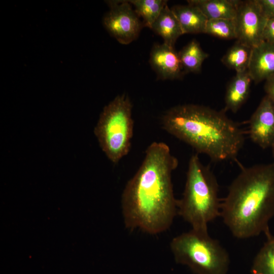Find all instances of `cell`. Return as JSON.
Returning a JSON list of instances; mask_svg holds the SVG:
<instances>
[{
	"mask_svg": "<svg viewBox=\"0 0 274 274\" xmlns=\"http://www.w3.org/2000/svg\"><path fill=\"white\" fill-rule=\"evenodd\" d=\"M178 165V159L165 143L154 142L148 146L141 165L122 194L126 228L151 234L169 228L177 214L172 173Z\"/></svg>",
	"mask_w": 274,
	"mask_h": 274,
	"instance_id": "1",
	"label": "cell"
},
{
	"mask_svg": "<svg viewBox=\"0 0 274 274\" xmlns=\"http://www.w3.org/2000/svg\"><path fill=\"white\" fill-rule=\"evenodd\" d=\"M163 128L214 161L235 158L245 142L242 129L225 110L195 104L171 108L161 118Z\"/></svg>",
	"mask_w": 274,
	"mask_h": 274,
	"instance_id": "2",
	"label": "cell"
},
{
	"mask_svg": "<svg viewBox=\"0 0 274 274\" xmlns=\"http://www.w3.org/2000/svg\"><path fill=\"white\" fill-rule=\"evenodd\" d=\"M274 216V163L243 167L221 203L220 217L232 234L247 239L270 234Z\"/></svg>",
	"mask_w": 274,
	"mask_h": 274,
	"instance_id": "3",
	"label": "cell"
},
{
	"mask_svg": "<svg viewBox=\"0 0 274 274\" xmlns=\"http://www.w3.org/2000/svg\"><path fill=\"white\" fill-rule=\"evenodd\" d=\"M217 179L201 162L197 154L189 161L182 197L177 200V214L192 229L208 230V224L220 216L221 203Z\"/></svg>",
	"mask_w": 274,
	"mask_h": 274,
	"instance_id": "4",
	"label": "cell"
},
{
	"mask_svg": "<svg viewBox=\"0 0 274 274\" xmlns=\"http://www.w3.org/2000/svg\"><path fill=\"white\" fill-rule=\"evenodd\" d=\"M170 250L177 262L189 266L196 274H226L229 256L208 230L191 229L174 237Z\"/></svg>",
	"mask_w": 274,
	"mask_h": 274,
	"instance_id": "5",
	"label": "cell"
},
{
	"mask_svg": "<svg viewBox=\"0 0 274 274\" xmlns=\"http://www.w3.org/2000/svg\"><path fill=\"white\" fill-rule=\"evenodd\" d=\"M132 110L127 95H117L104 108L94 129L101 150L115 164L130 149L133 132Z\"/></svg>",
	"mask_w": 274,
	"mask_h": 274,
	"instance_id": "6",
	"label": "cell"
},
{
	"mask_svg": "<svg viewBox=\"0 0 274 274\" xmlns=\"http://www.w3.org/2000/svg\"><path fill=\"white\" fill-rule=\"evenodd\" d=\"M109 11L103 18L108 32L119 43L128 44L139 36L143 25L128 1H109Z\"/></svg>",
	"mask_w": 274,
	"mask_h": 274,
	"instance_id": "7",
	"label": "cell"
},
{
	"mask_svg": "<svg viewBox=\"0 0 274 274\" xmlns=\"http://www.w3.org/2000/svg\"><path fill=\"white\" fill-rule=\"evenodd\" d=\"M234 20L236 41L252 48L263 42L262 34L267 18L257 0L239 1Z\"/></svg>",
	"mask_w": 274,
	"mask_h": 274,
	"instance_id": "8",
	"label": "cell"
},
{
	"mask_svg": "<svg viewBox=\"0 0 274 274\" xmlns=\"http://www.w3.org/2000/svg\"><path fill=\"white\" fill-rule=\"evenodd\" d=\"M249 136L263 149L274 144V102L266 95L261 100L249 121Z\"/></svg>",
	"mask_w": 274,
	"mask_h": 274,
	"instance_id": "9",
	"label": "cell"
},
{
	"mask_svg": "<svg viewBox=\"0 0 274 274\" xmlns=\"http://www.w3.org/2000/svg\"><path fill=\"white\" fill-rule=\"evenodd\" d=\"M149 62L158 77L162 80L180 79L185 74L179 53L174 47L164 43L154 45L150 52Z\"/></svg>",
	"mask_w": 274,
	"mask_h": 274,
	"instance_id": "10",
	"label": "cell"
},
{
	"mask_svg": "<svg viewBox=\"0 0 274 274\" xmlns=\"http://www.w3.org/2000/svg\"><path fill=\"white\" fill-rule=\"evenodd\" d=\"M248 72L256 84L274 76V44L262 42L253 48Z\"/></svg>",
	"mask_w": 274,
	"mask_h": 274,
	"instance_id": "11",
	"label": "cell"
},
{
	"mask_svg": "<svg viewBox=\"0 0 274 274\" xmlns=\"http://www.w3.org/2000/svg\"><path fill=\"white\" fill-rule=\"evenodd\" d=\"M252 79L248 70L236 73L230 81L225 95V111L236 113L247 101Z\"/></svg>",
	"mask_w": 274,
	"mask_h": 274,
	"instance_id": "12",
	"label": "cell"
},
{
	"mask_svg": "<svg viewBox=\"0 0 274 274\" xmlns=\"http://www.w3.org/2000/svg\"><path fill=\"white\" fill-rule=\"evenodd\" d=\"M170 9L178 19L183 34L204 33L208 19L197 7L188 4L175 5Z\"/></svg>",
	"mask_w": 274,
	"mask_h": 274,
	"instance_id": "13",
	"label": "cell"
},
{
	"mask_svg": "<svg viewBox=\"0 0 274 274\" xmlns=\"http://www.w3.org/2000/svg\"><path fill=\"white\" fill-rule=\"evenodd\" d=\"M239 0H189L187 3L197 7L208 19H234Z\"/></svg>",
	"mask_w": 274,
	"mask_h": 274,
	"instance_id": "14",
	"label": "cell"
},
{
	"mask_svg": "<svg viewBox=\"0 0 274 274\" xmlns=\"http://www.w3.org/2000/svg\"><path fill=\"white\" fill-rule=\"evenodd\" d=\"M151 29L163 39L164 43L173 47L183 35L177 18L167 5L163 8Z\"/></svg>",
	"mask_w": 274,
	"mask_h": 274,
	"instance_id": "15",
	"label": "cell"
},
{
	"mask_svg": "<svg viewBox=\"0 0 274 274\" xmlns=\"http://www.w3.org/2000/svg\"><path fill=\"white\" fill-rule=\"evenodd\" d=\"M253 48L237 41L221 58V62L236 73L248 70Z\"/></svg>",
	"mask_w": 274,
	"mask_h": 274,
	"instance_id": "16",
	"label": "cell"
},
{
	"mask_svg": "<svg viewBox=\"0 0 274 274\" xmlns=\"http://www.w3.org/2000/svg\"><path fill=\"white\" fill-rule=\"evenodd\" d=\"M178 53L185 74L200 72L204 60L209 57V54L202 50L195 40L190 42Z\"/></svg>",
	"mask_w": 274,
	"mask_h": 274,
	"instance_id": "17",
	"label": "cell"
},
{
	"mask_svg": "<svg viewBox=\"0 0 274 274\" xmlns=\"http://www.w3.org/2000/svg\"><path fill=\"white\" fill-rule=\"evenodd\" d=\"M266 238L254 259L251 274H274V236Z\"/></svg>",
	"mask_w": 274,
	"mask_h": 274,
	"instance_id": "18",
	"label": "cell"
},
{
	"mask_svg": "<svg viewBox=\"0 0 274 274\" xmlns=\"http://www.w3.org/2000/svg\"><path fill=\"white\" fill-rule=\"evenodd\" d=\"M129 3L134 7V11L143 19L144 26L151 28L162 10L167 5L165 0H130Z\"/></svg>",
	"mask_w": 274,
	"mask_h": 274,
	"instance_id": "19",
	"label": "cell"
},
{
	"mask_svg": "<svg viewBox=\"0 0 274 274\" xmlns=\"http://www.w3.org/2000/svg\"><path fill=\"white\" fill-rule=\"evenodd\" d=\"M204 33L225 40H236L235 24L234 19H208Z\"/></svg>",
	"mask_w": 274,
	"mask_h": 274,
	"instance_id": "20",
	"label": "cell"
},
{
	"mask_svg": "<svg viewBox=\"0 0 274 274\" xmlns=\"http://www.w3.org/2000/svg\"><path fill=\"white\" fill-rule=\"evenodd\" d=\"M262 40L274 44V19H267L263 31Z\"/></svg>",
	"mask_w": 274,
	"mask_h": 274,
	"instance_id": "21",
	"label": "cell"
},
{
	"mask_svg": "<svg viewBox=\"0 0 274 274\" xmlns=\"http://www.w3.org/2000/svg\"><path fill=\"white\" fill-rule=\"evenodd\" d=\"M267 19H274V0H257Z\"/></svg>",
	"mask_w": 274,
	"mask_h": 274,
	"instance_id": "22",
	"label": "cell"
},
{
	"mask_svg": "<svg viewBox=\"0 0 274 274\" xmlns=\"http://www.w3.org/2000/svg\"><path fill=\"white\" fill-rule=\"evenodd\" d=\"M264 89L266 95L274 102V76L265 81Z\"/></svg>",
	"mask_w": 274,
	"mask_h": 274,
	"instance_id": "23",
	"label": "cell"
},
{
	"mask_svg": "<svg viewBox=\"0 0 274 274\" xmlns=\"http://www.w3.org/2000/svg\"><path fill=\"white\" fill-rule=\"evenodd\" d=\"M271 148L272 149V156H273V158L274 160V144L273 145V146H272ZM273 163H274V161Z\"/></svg>",
	"mask_w": 274,
	"mask_h": 274,
	"instance_id": "24",
	"label": "cell"
}]
</instances>
